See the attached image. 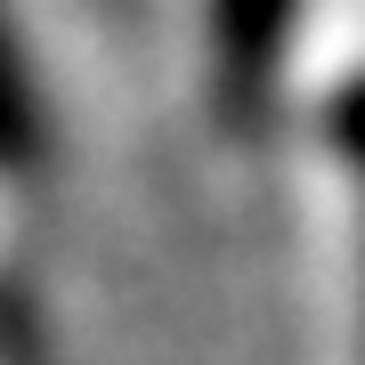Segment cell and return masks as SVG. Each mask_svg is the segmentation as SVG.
Segmentation results:
<instances>
[{
    "mask_svg": "<svg viewBox=\"0 0 365 365\" xmlns=\"http://www.w3.org/2000/svg\"><path fill=\"white\" fill-rule=\"evenodd\" d=\"M292 25V0H227L220 33L235 49V98H260L268 81V57H276V33Z\"/></svg>",
    "mask_w": 365,
    "mask_h": 365,
    "instance_id": "6da1fadb",
    "label": "cell"
},
{
    "mask_svg": "<svg viewBox=\"0 0 365 365\" xmlns=\"http://www.w3.org/2000/svg\"><path fill=\"white\" fill-rule=\"evenodd\" d=\"M341 138L365 155V90H357V98H341Z\"/></svg>",
    "mask_w": 365,
    "mask_h": 365,
    "instance_id": "7a4b0ae2",
    "label": "cell"
}]
</instances>
